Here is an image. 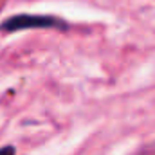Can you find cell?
Returning <instances> with one entry per match:
<instances>
[{"label": "cell", "mask_w": 155, "mask_h": 155, "mask_svg": "<svg viewBox=\"0 0 155 155\" xmlns=\"http://www.w3.org/2000/svg\"><path fill=\"white\" fill-rule=\"evenodd\" d=\"M0 155H15V148L13 146H4V148H0Z\"/></svg>", "instance_id": "cell-2"}, {"label": "cell", "mask_w": 155, "mask_h": 155, "mask_svg": "<svg viewBox=\"0 0 155 155\" xmlns=\"http://www.w3.org/2000/svg\"><path fill=\"white\" fill-rule=\"evenodd\" d=\"M31 27H65V22L47 16V15H15L9 16L4 24H0V31L13 33L18 29H31Z\"/></svg>", "instance_id": "cell-1"}]
</instances>
